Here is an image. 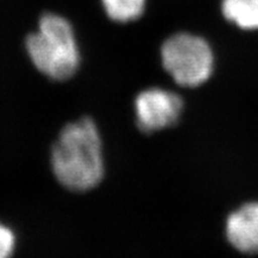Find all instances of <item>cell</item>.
Returning <instances> with one entry per match:
<instances>
[{"instance_id": "5", "label": "cell", "mask_w": 258, "mask_h": 258, "mask_svg": "<svg viewBox=\"0 0 258 258\" xmlns=\"http://www.w3.org/2000/svg\"><path fill=\"white\" fill-rule=\"evenodd\" d=\"M226 237L235 250L258 253V202L245 203L226 221Z\"/></svg>"}, {"instance_id": "3", "label": "cell", "mask_w": 258, "mask_h": 258, "mask_svg": "<svg viewBox=\"0 0 258 258\" xmlns=\"http://www.w3.org/2000/svg\"><path fill=\"white\" fill-rule=\"evenodd\" d=\"M164 69L180 86L195 88L212 76L214 56L203 38L180 32L164 42L161 47Z\"/></svg>"}, {"instance_id": "1", "label": "cell", "mask_w": 258, "mask_h": 258, "mask_svg": "<svg viewBox=\"0 0 258 258\" xmlns=\"http://www.w3.org/2000/svg\"><path fill=\"white\" fill-rule=\"evenodd\" d=\"M51 167L61 184L73 191H88L99 184L104 160L92 120L84 117L64 125L51 151Z\"/></svg>"}, {"instance_id": "8", "label": "cell", "mask_w": 258, "mask_h": 258, "mask_svg": "<svg viewBox=\"0 0 258 258\" xmlns=\"http://www.w3.org/2000/svg\"><path fill=\"white\" fill-rule=\"evenodd\" d=\"M16 239L12 231L0 224V258H11L15 250Z\"/></svg>"}, {"instance_id": "4", "label": "cell", "mask_w": 258, "mask_h": 258, "mask_svg": "<svg viewBox=\"0 0 258 258\" xmlns=\"http://www.w3.org/2000/svg\"><path fill=\"white\" fill-rule=\"evenodd\" d=\"M183 102L177 93L152 88L140 92L135 99V114L143 132H157L171 127L182 114Z\"/></svg>"}, {"instance_id": "7", "label": "cell", "mask_w": 258, "mask_h": 258, "mask_svg": "<svg viewBox=\"0 0 258 258\" xmlns=\"http://www.w3.org/2000/svg\"><path fill=\"white\" fill-rule=\"evenodd\" d=\"M146 0H102L109 18L118 23H127L140 18Z\"/></svg>"}, {"instance_id": "6", "label": "cell", "mask_w": 258, "mask_h": 258, "mask_svg": "<svg viewBox=\"0 0 258 258\" xmlns=\"http://www.w3.org/2000/svg\"><path fill=\"white\" fill-rule=\"evenodd\" d=\"M221 10L225 18L237 27L258 29V0H222Z\"/></svg>"}, {"instance_id": "2", "label": "cell", "mask_w": 258, "mask_h": 258, "mask_svg": "<svg viewBox=\"0 0 258 258\" xmlns=\"http://www.w3.org/2000/svg\"><path fill=\"white\" fill-rule=\"evenodd\" d=\"M27 50L34 66L54 80L69 79L79 66V50L67 19L55 14L43 15L38 30L29 35Z\"/></svg>"}]
</instances>
